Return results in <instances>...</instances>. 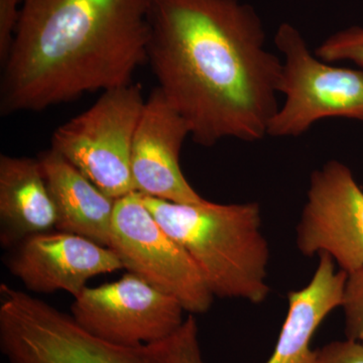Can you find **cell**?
I'll list each match as a JSON object with an SVG mask.
<instances>
[{"label": "cell", "instance_id": "2e32d148", "mask_svg": "<svg viewBox=\"0 0 363 363\" xmlns=\"http://www.w3.org/2000/svg\"><path fill=\"white\" fill-rule=\"evenodd\" d=\"M341 308L346 339L363 345V269L347 274Z\"/></svg>", "mask_w": 363, "mask_h": 363}, {"label": "cell", "instance_id": "5bb4252c", "mask_svg": "<svg viewBox=\"0 0 363 363\" xmlns=\"http://www.w3.org/2000/svg\"><path fill=\"white\" fill-rule=\"evenodd\" d=\"M56 209L39 159L0 156V243L13 248L56 228Z\"/></svg>", "mask_w": 363, "mask_h": 363}, {"label": "cell", "instance_id": "30bf717a", "mask_svg": "<svg viewBox=\"0 0 363 363\" xmlns=\"http://www.w3.org/2000/svg\"><path fill=\"white\" fill-rule=\"evenodd\" d=\"M190 128L159 88L145 99L131 149L135 191L147 197L182 204L204 201L184 176L182 149Z\"/></svg>", "mask_w": 363, "mask_h": 363}, {"label": "cell", "instance_id": "ac0fdd59", "mask_svg": "<svg viewBox=\"0 0 363 363\" xmlns=\"http://www.w3.org/2000/svg\"><path fill=\"white\" fill-rule=\"evenodd\" d=\"M314 363H363V345L345 339L316 350Z\"/></svg>", "mask_w": 363, "mask_h": 363}, {"label": "cell", "instance_id": "ba28073f", "mask_svg": "<svg viewBox=\"0 0 363 363\" xmlns=\"http://www.w3.org/2000/svg\"><path fill=\"white\" fill-rule=\"evenodd\" d=\"M184 311L176 298L128 272L112 283L86 286L74 298L71 316L94 337L135 346L168 337L185 321Z\"/></svg>", "mask_w": 363, "mask_h": 363}, {"label": "cell", "instance_id": "9c48e42d", "mask_svg": "<svg viewBox=\"0 0 363 363\" xmlns=\"http://www.w3.org/2000/svg\"><path fill=\"white\" fill-rule=\"evenodd\" d=\"M296 242L303 255H328L347 274L363 269V190L343 162L313 172Z\"/></svg>", "mask_w": 363, "mask_h": 363}, {"label": "cell", "instance_id": "3957f363", "mask_svg": "<svg viewBox=\"0 0 363 363\" xmlns=\"http://www.w3.org/2000/svg\"><path fill=\"white\" fill-rule=\"evenodd\" d=\"M143 200L194 260L213 297L252 304L267 300L269 247L257 203L182 204L147 196Z\"/></svg>", "mask_w": 363, "mask_h": 363}, {"label": "cell", "instance_id": "5b68a950", "mask_svg": "<svg viewBox=\"0 0 363 363\" xmlns=\"http://www.w3.org/2000/svg\"><path fill=\"white\" fill-rule=\"evenodd\" d=\"M281 54L279 94L283 104L269 123L267 136L298 138L325 118L363 123V71L318 58L296 26L281 23L274 35Z\"/></svg>", "mask_w": 363, "mask_h": 363}, {"label": "cell", "instance_id": "277c9868", "mask_svg": "<svg viewBox=\"0 0 363 363\" xmlns=\"http://www.w3.org/2000/svg\"><path fill=\"white\" fill-rule=\"evenodd\" d=\"M0 344L11 363H205L193 314L168 337L124 346L94 337L70 315L30 296L7 317Z\"/></svg>", "mask_w": 363, "mask_h": 363}, {"label": "cell", "instance_id": "8fae6325", "mask_svg": "<svg viewBox=\"0 0 363 363\" xmlns=\"http://www.w3.org/2000/svg\"><path fill=\"white\" fill-rule=\"evenodd\" d=\"M7 267L26 290L37 294L64 291L74 298L95 277L123 269L111 248L76 234L47 231L13 247Z\"/></svg>", "mask_w": 363, "mask_h": 363}, {"label": "cell", "instance_id": "7a4b0ae2", "mask_svg": "<svg viewBox=\"0 0 363 363\" xmlns=\"http://www.w3.org/2000/svg\"><path fill=\"white\" fill-rule=\"evenodd\" d=\"M152 0H23L2 64L0 112H40L133 83Z\"/></svg>", "mask_w": 363, "mask_h": 363}, {"label": "cell", "instance_id": "8992f818", "mask_svg": "<svg viewBox=\"0 0 363 363\" xmlns=\"http://www.w3.org/2000/svg\"><path fill=\"white\" fill-rule=\"evenodd\" d=\"M145 99L142 86L133 82L104 91L87 111L54 131L51 149L111 199L135 192L131 149Z\"/></svg>", "mask_w": 363, "mask_h": 363}, {"label": "cell", "instance_id": "9a60e30c", "mask_svg": "<svg viewBox=\"0 0 363 363\" xmlns=\"http://www.w3.org/2000/svg\"><path fill=\"white\" fill-rule=\"evenodd\" d=\"M318 58L329 63L350 62L363 68V26L339 30L315 50Z\"/></svg>", "mask_w": 363, "mask_h": 363}, {"label": "cell", "instance_id": "7c38bea8", "mask_svg": "<svg viewBox=\"0 0 363 363\" xmlns=\"http://www.w3.org/2000/svg\"><path fill=\"white\" fill-rule=\"evenodd\" d=\"M38 159L56 209L57 230L109 247L116 200L56 150H45Z\"/></svg>", "mask_w": 363, "mask_h": 363}, {"label": "cell", "instance_id": "6da1fadb", "mask_svg": "<svg viewBox=\"0 0 363 363\" xmlns=\"http://www.w3.org/2000/svg\"><path fill=\"white\" fill-rule=\"evenodd\" d=\"M203 147L267 136L283 62L255 7L240 0H152L147 62Z\"/></svg>", "mask_w": 363, "mask_h": 363}, {"label": "cell", "instance_id": "52a82bcc", "mask_svg": "<svg viewBox=\"0 0 363 363\" xmlns=\"http://www.w3.org/2000/svg\"><path fill=\"white\" fill-rule=\"evenodd\" d=\"M109 248L123 269L176 298L190 314L206 313L213 295L188 252L133 192L116 200Z\"/></svg>", "mask_w": 363, "mask_h": 363}, {"label": "cell", "instance_id": "e0dca14e", "mask_svg": "<svg viewBox=\"0 0 363 363\" xmlns=\"http://www.w3.org/2000/svg\"><path fill=\"white\" fill-rule=\"evenodd\" d=\"M23 0H0V64L6 61L20 23Z\"/></svg>", "mask_w": 363, "mask_h": 363}, {"label": "cell", "instance_id": "4fadbf2b", "mask_svg": "<svg viewBox=\"0 0 363 363\" xmlns=\"http://www.w3.org/2000/svg\"><path fill=\"white\" fill-rule=\"evenodd\" d=\"M347 274L336 269L328 255H320L307 286L288 294L289 309L278 342L266 363H314L313 336L325 318L342 304Z\"/></svg>", "mask_w": 363, "mask_h": 363}]
</instances>
